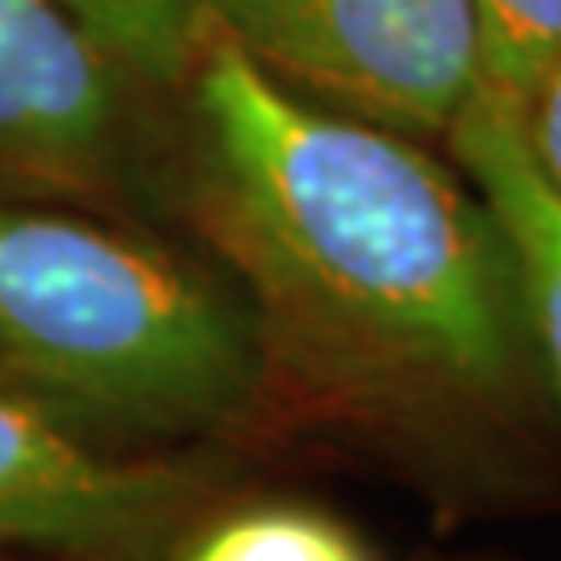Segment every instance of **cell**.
Instances as JSON below:
<instances>
[{"label": "cell", "mask_w": 561, "mask_h": 561, "mask_svg": "<svg viewBox=\"0 0 561 561\" xmlns=\"http://www.w3.org/2000/svg\"><path fill=\"white\" fill-rule=\"evenodd\" d=\"M520 138L537 162L545 183L561 196V59L541 76V83L528 92V101L516 108Z\"/></svg>", "instance_id": "30bf717a"}, {"label": "cell", "mask_w": 561, "mask_h": 561, "mask_svg": "<svg viewBox=\"0 0 561 561\" xmlns=\"http://www.w3.org/2000/svg\"><path fill=\"white\" fill-rule=\"evenodd\" d=\"M445 138L512 241L545 379L561 400V196L528 154L516 108L491 92L479 88Z\"/></svg>", "instance_id": "8992f818"}, {"label": "cell", "mask_w": 561, "mask_h": 561, "mask_svg": "<svg viewBox=\"0 0 561 561\" xmlns=\"http://www.w3.org/2000/svg\"><path fill=\"white\" fill-rule=\"evenodd\" d=\"M187 76L196 208L259 317L275 403L428 474H500L537 442L549 379L486 196L217 34Z\"/></svg>", "instance_id": "6da1fadb"}, {"label": "cell", "mask_w": 561, "mask_h": 561, "mask_svg": "<svg viewBox=\"0 0 561 561\" xmlns=\"http://www.w3.org/2000/svg\"><path fill=\"white\" fill-rule=\"evenodd\" d=\"M204 21L291 92L408 138L449 134L479 92L470 0H204Z\"/></svg>", "instance_id": "3957f363"}, {"label": "cell", "mask_w": 561, "mask_h": 561, "mask_svg": "<svg viewBox=\"0 0 561 561\" xmlns=\"http://www.w3.org/2000/svg\"><path fill=\"white\" fill-rule=\"evenodd\" d=\"M121 80L59 0H0V196H88L117 180Z\"/></svg>", "instance_id": "5b68a950"}, {"label": "cell", "mask_w": 561, "mask_h": 561, "mask_svg": "<svg viewBox=\"0 0 561 561\" xmlns=\"http://www.w3.org/2000/svg\"><path fill=\"white\" fill-rule=\"evenodd\" d=\"M479 25V88L520 108L561 59V0H470Z\"/></svg>", "instance_id": "9c48e42d"}, {"label": "cell", "mask_w": 561, "mask_h": 561, "mask_svg": "<svg viewBox=\"0 0 561 561\" xmlns=\"http://www.w3.org/2000/svg\"><path fill=\"white\" fill-rule=\"evenodd\" d=\"M125 76L175 83L208 38L204 0H59Z\"/></svg>", "instance_id": "52a82bcc"}, {"label": "cell", "mask_w": 561, "mask_h": 561, "mask_svg": "<svg viewBox=\"0 0 561 561\" xmlns=\"http://www.w3.org/2000/svg\"><path fill=\"white\" fill-rule=\"evenodd\" d=\"M0 561H9V558H0Z\"/></svg>", "instance_id": "8fae6325"}, {"label": "cell", "mask_w": 561, "mask_h": 561, "mask_svg": "<svg viewBox=\"0 0 561 561\" xmlns=\"http://www.w3.org/2000/svg\"><path fill=\"white\" fill-rule=\"evenodd\" d=\"M175 561H370L333 516L296 503H259L201 524Z\"/></svg>", "instance_id": "ba28073f"}, {"label": "cell", "mask_w": 561, "mask_h": 561, "mask_svg": "<svg viewBox=\"0 0 561 561\" xmlns=\"http://www.w3.org/2000/svg\"><path fill=\"white\" fill-rule=\"evenodd\" d=\"M0 387L101 449L238 433L275 408L241 287L159 241L0 196Z\"/></svg>", "instance_id": "7a4b0ae2"}, {"label": "cell", "mask_w": 561, "mask_h": 561, "mask_svg": "<svg viewBox=\"0 0 561 561\" xmlns=\"http://www.w3.org/2000/svg\"><path fill=\"white\" fill-rule=\"evenodd\" d=\"M213 470L83 442L0 387V558L171 561L208 516Z\"/></svg>", "instance_id": "277c9868"}]
</instances>
